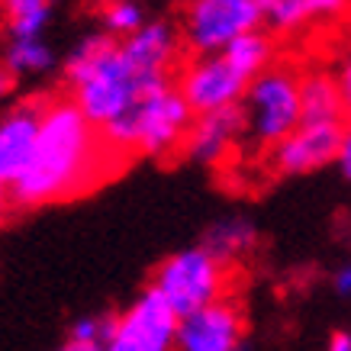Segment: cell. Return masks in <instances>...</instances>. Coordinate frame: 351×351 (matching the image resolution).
<instances>
[{"label":"cell","instance_id":"13","mask_svg":"<svg viewBox=\"0 0 351 351\" xmlns=\"http://www.w3.org/2000/svg\"><path fill=\"white\" fill-rule=\"evenodd\" d=\"M300 104H303V123H345L348 119L335 75H329V71H306L303 75Z\"/></svg>","mask_w":351,"mask_h":351},{"label":"cell","instance_id":"28","mask_svg":"<svg viewBox=\"0 0 351 351\" xmlns=\"http://www.w3.org/2000/svg\"><path fill=\"white\" fill-rule=\"evenodd\" d=\"M242 351H248V348H242Z\"/></svg>","mask_w":351,"mask_h":351},{"label":"cell","instance_id":"11","mask_svg":"<svg viewBox=\"0 0 351 351\" xmlns=\"http://www.w3.org/2000/svg\"><path fill=\"white\" fill-rule=\"evenodd\" d=\"M43 113L45 97H32V100H23L13 110H7V117H0V181L10 187L20 181V174L26 171L32 152H36Z\"/></svg>","mask_w":351,"mask_h":351},{"label":"cell","instance_id":"3","mask_svg":"<svg viewBox=\"0 0 351 351\" xmlns=\"http://www.w3.org/2000/svg\"><path fill=\"white\" fill-rule=\"evenodd\" d=\"M193 126V110L178 90V81L161 84L142 94L123 117L107 126L100 136L119 161L145 155V158H168L184 152V138Z\"/></svg>","mask_w":351,"mask_h":351},{"label":"cell","instance_id":"2","mask_svg":"<svg viewBox=\"0 0 351 351\" xmlns=\"http://www.w3.org/2000/svg\"><path fill=\"white\" fill-rule=\"evenodd\" d=\"M123 161L110 152L100 129L90 126L71 97H45L36 152L10 187L16 206L71 200L110 178Z\"/></svg>","mask_w":351,"mask_h":351},{"label":"cell","instance_id":"10","mask_svg":"<svg viewBox=\"0 0 351 351\" xmlns=\"http://www.w3.org/2000/svg\"><path fill=\"white\" fill-rule=\"evenodd\" d=\"M341 126L345 123H300L293 136H287L277 149L267 152V165L274 168V174H284V178L326 168L339 158Z\"/></svg>","mask_w":351,"mask_h":351},{"label":"cell","instance_id":"8","mask_svg":"<svg viewBox=\"0 0 351 351\" xmlns=\"http://www.w3.org/2000/svg\"><path fill=\"white\" fill-rule=\"evenodd\" d=\"M178 313L152 287H145L110 332L104 351H178Z\"/></svg>","mask_w":351,"mask_h":351},{"label":"cell","instance_id":"25","mask_svg":"<svg viewBox=\"0 0 351 351\" xmlns=\"http://www.w3.org/2000/svg\"><path fill=\"white\" fill-rule=\"evenodd\" d=\"M55 351H104L100 345H87V341H75V339H68L64 345H58Z\"/></svg>","mask_w":351,"mask_h":351},{"label":"cell","instance_id":"24","mask_svg":"<svg viewBox=\"0 0 351 351\" xmlns=\"http://www.w3.org/2000/svg\"><path fill=\"white\" fill-rule=\"evenodd\" d=\"M329 351H351V332H335L329 339Z\"/></svg>","mask_w":351,"mask_h":351},{"label":"cell","instance_id":"22","mask_svg":"<svg viewBox=\"0 0 351 351\" xmlns=\"http://www.w3.org/2000/svg\"><path fill=\"white\" fill-rule=\"evenodd\" d=\"M335 165L345 174V181H351V119H345V126H341V145H339Z\"/></svg>","mask_w":351,"mask_h":351},{"label":"cell","instance_id":"23","mask_svg":"<svg viewBox=\"0 0 351 351\" xmlns=\"http://www.w3.org/2000/svg\"><path fill=\"white\" fill-rule=\"evenodd\" d=\"M335 290H339L341 297H351V265H341L339 271H335Z\"/></svg>","mask_w":351,"mask_h":351},{"label":"cell","instance_id":"7","mask_svg":"<svg viewBox=\"0 0 351 351\" xmlns=\"http://www.w3.org/2000/svg\"><path fill=\"white\" fill-rule=\"evenodd\" d=\"M252 81L235 68L223 52L219 55H191L178 68V90L191 104L193 117L216 110L242 107Z\"/></svg>","mask_w":351,"mask_h":351},{"label":"cell","instance_id":"19","mask_svg":"<svg viewBox=\"0 0 351 351\" xmlns=\"http://www.w3.org/2000/svg\"><path fill=\"white\" fill-rule=\"evenodd\" d=\"M145 10L138 7V3H129V0H117V3H107L104 10H100V26L107 32L110 39H117V43H126L132 39L136 32L145 29Z\"/></svg>","mask_w":351,"mask_h":351},{"label":"cell","instance_id":"1","mask_svg":"<svg viewBox=\"0 0 351 351\" xmlns=\"http://www.w3.org/2000/svg\"><path fill=\"white\" fill-rule=\"evenodd\" d=\"M181 26L171 20H149L145 29L126 43L107 32H87L64 62L71 100L100 132L113 126L142 94L178 81L181 68Z\"/></svg>","mask_w":351,"mask_h":351},{"label":"cell","instance_id":"4","mask_svg":"<svg viewBox=\"0 0 351 351\" xmlns=\"http://www.w3.org/2000/svg\"><path fill=\"white\" fill-rule=\"evenodd\" d=\"M300 84H303V71H297L290 62H274L265 75L252 81L242 100V113L245 138H252L258 152L277 149L300 129L303 123Z\"/></svg>","mask_w":351,"mask_h":351},{"label":"cell","instance_id":"18","mask_svg":"<svg viewBox=\"0 0 351 351\" xmlns=\"http://www.w3.org/2000/svg\"><path fill=\"white\" fill-rule=\"evenodd\" d=\"M55 64V52L45 39H10L3 52V68L10 75H43Z\"/></svg>","mask_w":351,"mask_h":351},{"label":"cell","instance_id":"17","mask_svg":"<svg viewBox=\"0 0 351 351\" xmlns=\"http://www.w3.org/2000/svg\"><path fill=\"white\" fill-rule=\"evenodd\" d=\"M52 20V7L45 0H10L3 7V26L10 39H43Z\"/></svg>","mask_w":351,"mask_h":351},{"label":"cell","instance_id":"20","mask_svg":"<svg viewBox=\"0 0 351 351\" xmlns=\"http://www.w3.org/2000/svg\"><path fill=\"white\" fill-rule=\"evenodd\" d=\"M113 326H117V316H81V319H75L68 339L87 341V345H100V348H104L110 339V332H113Z\"/></svg>","mask_w":351,"mask_h":351},{"label":"cell","instance_id":"6","mask_svg":"<svg viewBox=\"0 0 351 351\" xmlns=\"http://www.w3.org/2000/svg\"><path fill=\"white\" fill-rule=\"evenodd\" d=\"M265 23L261 0H193L184 7L181 39L193 55H219Z\"/></svg>","mask_w":351,"mask_h":351},{"label":"cell","instance_id":"21","mask_svg":"<svg viewBox=\"0 0 351 351\" xmlns=\"http://www.w3.org/2000/svg\"><path fill=\"white\" fill-rule=\"evenodd\" d=\"M335 84H339L341 104H345V117L351 119V49L345 52V58H341V64H339V71H335Z\"/></svg>","mask_w":351,"mask_h":351},{"label":"cell","instance_id":"15","mask_svg":"<svg viewBox=\"0 0 351 351\" xmlns=\"http://www.w3.org/2000/svg\"><path fill=\"white\" fill-rule=\"evenodd\" d=\"M339 10H345V3L335 0H267L265 23L277 32H297L313 20H326Z\"/></svg>","mask_w":351,"mask_h":351},{"label":"cell","instance_id":"9","mask_svg":"<svg viewBox=\"0 0 351 351\" xmlns=\"http://www.w3.org/2000/svg\"><path fill=\"white\" fill-rule=\"evenodd\" d=\"M245 309L235 297H223L178 322V351H242Z\"/></svg>","mask_w":351,"mask_h":351},{"label":"cell","instance_id":"16","mask_svg":"<svg viewBox=\"0 0 351 351\" xmlns=\"http://www.w3.org/2000/svg\"><path fill=\"white\" fill-rule=\"evenodd\" d=\"M226 58L242 71L248 81L261 77L274 64V55H277V45H274V36L267 29H258V32H248L242 39H235L229 49H226Z\"/></svg>","mask_w":351,"mask_h":351},{"label":"cell","instance_id":"14","mask_svg":"<svg viewBox=\"0 0 351 351\" xmlns=\"http://www.w3.org/2000/svg\"><path fill=\"white\" fill-rule=\"evenodd\" d=\"M258 242V229L255 223H248L245 216H229V219H219L206 229L203 235V248L216 255L226 265H235L242 255H248Z\"/></svg>","mask_w":351,"mask_h":351},{"label":"cell","instance_id":"27","mask_svg":"<svg viewBox=\"0 0 351 351\" xmlns=\"http://www.w3.org/2000/svg\"><path fill=\"white\" fill-rule=\"evenodd\" d=\"M13 203V193H10V184L0 181V219H3V213H7V206Z\"/></svg>","mask_w":351,"mask_h":351},{"label":"cell","instance_id":"26","mask_svg":"<svg viewBox=\"0 0 351 351\" xmlns=\"http://www.w3.org/2000/svg\"><path fill=\"white\" fill-rule=\"evenodd\" d=\"M10 90H13V75L3 68V64H0V104L7 100V94H10Z\"/></svg>","mask_w":351,"mask_h":351},{"label":"cell","instance_id":"5","mask_svg":"<svg viewBox=\"0 0 351 351\" xmlns=\"http://www.w3.org/2000/svg\"><path fill=\"white\" fill-rule=\"evenodd\" d=\"M149 287L178 313V319H184L216 300L232 297V265L210 255L203 245H193L165 258Z\"/></svg>","mask_w":351,"mask_h":351},{"label":"cell","instance_id":"12","mask_svg":"<svg viewBox=\"0 0 351 351\" xmlns=\"http://www.w3.org/2000/svg\"><path fill=\"white\" fill-rule=\"evenodd\" d=\"M245 138V113L242 107L216 110V113H203L193 117V126L184 138V155L200 165L219 168L232 158V152L242 145Z\"/></svg>","mask_w":351,"mask_h":351}]
</instances>
